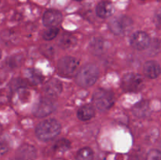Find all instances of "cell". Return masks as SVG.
Segmentation results:
<instances>
[{"mask_svg": "<svg viewBox=\"0 0 161 160\" xmlns=\"http://www.w3.org/2000/svg\"><path fill=\"white\" fill-rule=\"evenodd\" d=\"M61 132V124L54 119L41 122L36 129V134L41 141H47L56 137Z\"/></svg>", "mask_w": 161, "mask_h": 160, "instance_id": "1", "label": "cell"}, {"mask_svg": "<svg viewBox=\"0 0 161 160\" xmlns=\"http://www.w3.org/2000/svg\"><path fill=\"white\" fill-rule=\"evenodd\" d=\"M99 70L94 64H88L80 68L75 77V82L82 87H91L97 82Z\"/></svg>", "mask_w": 161, "mask_h": 160, "instance_id": "2", "label": "cell"}, {"mask_svg": "<svg viewBox=\"0 0 161 160\" xmlns=\"http://www.w3.org/2000/svg\"><path fill=\"white\" fill-rule=\"evenodd\" d=\"M92 101L97 109L105 111L113 107L115 102V97L113 93L105 89H99L94 92Z\"/></svg>", "mask_w": 161, "mask_h": 160, "instance_id": "3", "label": "cell"}, {"mask_svg": "<svg viewBox=\"0 0 161 160\" xmlns=\"http://www.w3.org/2000/svg\"><path fill=\"white\" fill-rule=\"evenodd\" d=\"M78 60L73 56H64L58 63V75L64 78L72 77L79 67Z\"/></svg>", "mask_w": 161, "mask_h": 160, "instance_id": "4", "label": "cell"}, {"mask_svg": "<svg viewBox=\"0 0 161 160\" xmlns=\"http://www.w3.org/2000/svg\"><path fill=\"white\" fill-rule=\"evenodd\" d=\"M144 86V78L139 74H126L122 80V88L127 92L136 93Z\"/></svg>", "mask_w": 161, "mask_h": 160, "instance_id": "5", "label": "cell"}, {"mask_svg": "<svg viewBox=\"0 0 161 160\" xmlns=\"http://www.w3.org/2000/svg\"><path fill=\"white\" fill-rule=\"evenodd\" d=\"M131 25V19L126 16L113 18L108 24L111 31L116 35H121L125 34L130 29Z\"/></svg>", "mask_w": 161, "mask_h": 160, "instance_id": "6", "label": "cell"}, {"mask_svg": "<svg viewBox=\"0 0 161 160\" xmlns=\"http://www.w3.org/2000/svg\"><path fill=\"white\" fill-rule=\"evenodd\" d=\"M55 110V104L49 97L42 98L35 104L33 108V114L36 117L43 118L51 114Z\"/></svg>", "mask_w": 161, "mask_h": 160, "instance_id": "7", "label": "cell"}, {"mask_svg": "<svg viewBox=\"0 0 161 160\" xmlns=\"http://www.w3.org/2000/svg\"><path fill=\"white\" fill-rule=\"evenodd\" d=\"M150 42L149 35L144 31H136L130 36V45L137 50H144L147 49Z\"/></svg>", "mask_w": 161, "mask_h": 160, "instance_id": "8", "label": "cell"}, {"mask_svg": "<svg viewBox=\"0 0 161 160\" xmlns=\"http://www.w3.org/2000/svg\"><path fill=\"white\" fill-rule=\"evenodd\" d=\"M62 14L56 9H49L46 11L42 17L44 25L48 28H55L62 21Z\"/></svg>", "mask_w": 161, "mask_h": 160, "instance_id": "9", "label": "cell"}, {"mask_svg": "<svg viewBox=\"0 0 161 160\" xmlns=\"http://www.w3.org/2000/svg\"><path fill=\"white\" fill-rule=\"evenodd\" d=\"M37 156V151L34 146L25 144L20 146L16 153V160H35Z\"/></svg>", "mask_w": 161, "mask_h": 160, "instance_id": "10", "label": "cell"}, {"mask_svg": "<svg viewBox=\"0 0 161 160\" xmlns=\"http://www.w3.org/2000/svg\"><path fill=\"white\" fill-rule=\"evenodd\" d=\"M46 95L49 98H55L61 94L62 91V83L58 79L50 80L44 87Z\"/></svg>", "mask_w": 161, "mask_h": 160, "instance_id": "11", "label": "cell"}, {"mask_svg": "<svg viewBox=\"0 0 161 160\" xmlns=\"http://www.w3.org/2000/svg\"><path fill=\"white\" fill-rule=\"evenodd\" d=\"M143 72L147 78L154 79L161 74V67L156 61H148L145 63Z\"/></svg>", "mask_w": 161, "mask_h": 160, "instance_id": "12", "label": "cell"}, {"mask_svg": "<svg viewBox=\"0 0 161 160\" xmlns=\"http://www.w3.org/2000/svg\"><path fill=\"white\" fill-rule=\"evenodd\" d=\"M114 12V7L109 2L102 1L96 6V14L101 18L109 17Z\"/></svg>", "mask_w": 161, "mask_h": 160, "instance_id": "13", "label": "cell"}, {"mask_svg": "<svg viewBox=\"0 0 161 160\" xmlns=\"http://www.w3.org/2000/svg\"><path fill=\"white\" fill-rule=\"evenodd\" d=\"M132 112L138 118H146L150 115V108L147 100H141L132 108Z\"/></svg>", "mask_w": 161, "mask_h": 160, "instance_id": "14", "label": "cell"}, {"mask_svg": "<svg viewBox=\"0 0 161 160\" xmlns=\"http://www.w3.org/2000/svg\"><path fill=\"white\" fill-rule=\"evenodd\" d=\"M94 115H95L94 108L91 105L89 104H86L81 107L78 110V112H77V116H78L79 119H80L82 121L90 120Z\"/></svg>", "mask_w": 161, "mask_h": 160, "instance_id": "15", "label": "cell"}, {"mask_svg": "<svg viewBox=\"0 0 161 160\" xmlns=\"http://www.w3.org/2000/svg\"><path fill=\"white\" fill-rule=\"evenodd\" d=\"M77 39L70 33H64L59 39V45L63 49H70L76 44Z\"/></svg>", "mask_w": 161, "mask_h": 160, "instance_id": "16", "label": "cell"}, {"mask_svg": "<svg viewBox=\"0 0 161 160\" xmlns=\"http://www.w3.org/2000/svg\"><path fill=\"white\" fill-rule=\"evenodd\" d=\"M25 76L27 77L30 83L34 85H38L41 83L44 78L42 73L34 68L27 69L25 71Z\"/></svg>", "mask_w": 161, "mask_h": 160, "instance_id": "17", "label": "cell"}, {"mask_svg": "<svg viewBox=\"0 0 161 160\" xmlns=\"http://www.w3.org/2000/svg\"><path fill=\"white\" fill-rule=\"evenodd\" d=\"M104 41L100 38H94L90 43V49L94 55H100L104 50Z\"/></svg>", "mask_w": 161, "mask_h": 160, "instance_id": "18", "label": "cell"}, {"mask_svg": "<svg viewBox=\"0 0 161 160\" xmlns=\"http://www.w3.org/2000/svg\"><path fill=\"white\" fill-rule=\"evenodd\" d=\"M94 152L90 147H83L78 152L76 155L77 160H93Z\"/></svg>", "mask_w": 161, "mask_h": 160, "instance_id": "19", "label": "cell"}, {"mask_svg": "<svg viewBox=\"0 0 161 160\" xmlns=\"http://www.w3.org/2000/svg\"><path fill=\"white\" fill-rule=\"evenodd\" d=\"M71 143L67 139H61L55 143L53 148L56 152H64L70 148Z\"/></svg>", "mask_w": 161, "mask_h": 160, "instance_id": "20", "label": "cell"}, {"mask_svg": "<svg viewBox=\"0 0 161 160\" xmlns=\"http://www.w3.org/2000/svg\"><path fill=\"white\" fill-rule=\"evenodd\" d=\"M27 85H28V83L25 80L22 79L20 78H14L11 81L10 84H9V87L12 90L16 91L20 89H24V88L26 87Z\"/></svg>", "mask_w": 161, "mask_h": 160, "instance_id": "21", "label": "cell"}, {"mask_svg": "<svg viewBox=\"0 0 161 160\" xmlns=\"http://www.w3.org/2000/svg\"><path fill=\"white\" fill-rule=\"evenodd\" d=\"M59 33V29L57 27L55 28H49L46 30L42 34V38L47 41H50L54 39Z\"/></svg>", "mask_w": 161, "mask_h": 160, "instance_id": "22", "label": "cell"}, {"mask_svg": "<svg viewBox=\"0 0 161 160\" xmlns=\"http://www.w3.org/2000/svg\"><path fill=\"white\" fill-rule=\"evenodd\" d=\"M23 57L20 55H14V56H10L8 60V64L10 67H18L21 64Z\"/></svg>", "mask_w": 161, "mask_h": 160, "instance_id": "23", "label": "cell"}, {"mask_svg": "<svg viewBox=\"0 0 161 160\" xmlns=\"http://www.w3.org/2000/svg\"><path fill=\"white\" fill-rule=\"evenodd\" d=\"M146 160H161V152L158 149H151L146 155Z\"/></svg>", "mask_w": 161, "mask_h": 160, "instance_id": "24", "label": "cell"}, {"mask_svg": "<svg viewBox=\"0 0 161 160\" xmlns=\"http://www.w3.org/2000/svg\"><path fill=\"white\" fill-rule=\"evenodd\" d=\"M9 150V143L4 138H0V155L7 153Z\"/></svg>", "mask_w": 161, "mask_h": 160, "instance_id": "25", "label": "cell"}, {"mask_svg": "<svg viewBox=\"0 0 161 160\" xmlns=\"http://www.w3.org/2000/svg\"><path fill=\"white\" fill-rule=\"evenodd\" d=\"M41 52L47 56H52L54 53V49L50 45H44L41 47Z\"/></svg>", "mask_w": 161, "mask_h": 160, "instance_id": "26", "label": "cell"}, {"mask_svg": "<svg viewBox=\"0 0 161 160\" xmlns=\"http://www.w3.org/2000/svg\"><path fill=\"white\" fill-rule=\"evenodd\" d=\"M154 22L157 27L161 28V8L156 11L155 15H154Z\"/></svg>", "mask_w": 161, "mask_h": 160, "instance_id": "27", "label": "cell"}, {"mask_svg": "<svg viewBox=\"0 0 161 160\" xmlns=\"http://www.w3.org/2000/svg\"><path fill=\"white\" fill-rule=\"evenodd\" d=\"M2 131H3V127H2V125L0 124V133H2Z\"/></svg>", "mask_w": 161, "mask_h": 160, "instance_id": "28", "label": "cell"}, {"mask_svg": "<svg viewBox=\"0 0 161 160\" xmlns=\"http://www.w3.org/2000/svg\"><path fill=\"white\" fill-rule=\"evenodd\" d=\"M1 57H2V50H0V59H1Z\"/></svg>", "mask_w": 161, "mask_h": 160, "instance_id": "29", "label": "cell"}, {"mask_svg": "<svg viewBox=\"0 0 161 160\" xmlns=\"http://www.w3.org/2000/svg\"><path fill=\"white\" fill-rule=\"evenodd\" d=\"M55 160H65L64 158H58V159H55Z\"/></svg>", "mask_w": 161, "mask_h": 160, "instance_id": "30", "label": "cell"}, {"mask_svg": "<svg viewBox=\"0 0 161 160\" xmlns=\"http://www.w3.org/2000/svg\"><path fill=\"white\" fill-rule=\"evenodd\" d=\"M75 1H77V2H80V1H83V0H75Z\"/></svg>", "mask_w": 161, "mask_h": 160, "instance_id": "31", "label": "cell"}]
</instances>
